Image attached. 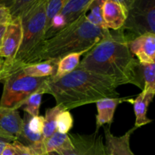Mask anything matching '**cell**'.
<instances>
[{
    "label": "cell",
    "instance_id": "cell-6",
    "mask_svg": "<svg viewBox=\"0 0 155 155\" xmlns=\"http://www.w3.org/2000/svg\"><path fill=\"white\" fill-rule=\"evenodd\" d=\"M127 16L122 30L128 41L145 33L155 34V0H125Z\"/></svg>",
    "mask_w": 155,
    "mask_h": 155
},
{
    "label": "cell",
    "instance_id": "cell-19",
    "mask_svg": "<svg viewBox=\"0 0 155 155\" xmlns=\"http://www.w3.org/2000/svg\"><path fill=\"white\" fill-rule=\"evenodd\" d=\"M139 77L142 86V92L155 94V64H140Z\"/></svg>",
    "mask_w": 155,
    "mask_h": 155
},
{
    "label": "cell",
    "instance_id": "cell-14",
    "mask_svg": "<svg viewBox=\"0 0 155 155\" xmlns=\"http://www.w3.org/2000/svg\"><path fill=\"white\" fill-rule=\"evenodd\" d=\"M154 96V94L145 93L142 92L136 96V98H131L130 99L129 103L133 105L135 116H136L134 127L137 129L152 122V120L149 119L147 117V111H148V105L152 101Z\"/></svg>",
    "mask_w": 155,
    "mask_h": 155
},
{
    "label": "cell",
    "instance_id": "cell-15",
    "mask_svg": "<svg viewBox=\"0 0 155 155\" xmlns=\"http://www.w3.org/2000/svg\"><path fill=\"white\" fill-rule=\"evenodd\" d=\"M22 117L18 110L0 107V130L18 139L22 128Z\"/></svg>",
    "mask_w": 155,
    "mask_h": 155
},
{
    "label": "cell",
    "instance_id": "cell-23",
    "mask_svg": "<svg viewBox=\"0 0 155 155\" xmlns=\"http://www.w3.org/2000/svg\"><path fill=\"white\" fill-rule=\"evenodd\" d=\"M42 95H43V94L40 91H38V92H35L33 95H30L21 107L24 113L27 114L32 117L39 116Z\"/></svg>",
    "mask_w": 155,
    "mask_h": 155
},
{
    "label": "cell",
    "instance_id": "cell-4",
    "mask_svg": "<svg viewBox=\"0 0 155 155\" xmlns=\"http://www.w3.org/2000/svg\"><path fill=\"white\" fill-rule=\"evenodd\" d=\"M48 0H35L21 16L22 40L12 62V72L26 65L35 64L45 40V6Z\"/></svg>",
    "mask_w": 155,
    "mask_h": 155
},
{
    "label": "cell",
    "instance_id": "cell-9",
    "mask_svg": "<svg viewBox=\"0 0 155 155\" xmlns=\"http://www.w3.org/2000/svg\"><path fill=\"white\" fill-rule=\"evenodd\" d=\"M102 18L105 27L114 31L124 27L127 20V11L124 1L104 0L101 6Z\"/></svg>",
    "mask_w": 155,
    "mask_h": 155
},
{
    "label": "cell",
    "instance_id": "cell-21",
    "mask_svg": "<svg viewBox=\"0 0 155 155\" xmlns=\"http://www.w3.org/2000/svg\"><path fill=\"white\" fill-rule=\"evenodd\" d=\"M45 154L58 151L60 150H68L73 148L72 143L68 134H61L56 131L45 142Z\"/></svg>",
    "mask_w": 155,
    "mask_h": 155
},
{
    "label": "cell",
    "instance_id": "cell-20",
    "mask_svg": "<svg viewBox=\"0 0 155 155\" xmlns=\"http://www.w3.org/2000/svg\"><path fill=\"white\" fill-rule=\"evenodd\" d=\"M66 110L61 105H56L54 107L48 108L45 110L44 118V127L42 130V136L44 141H46L50 136H52L56 132V121L57 117L60 113Z\"/></svg>",
    "mask_w": 155,
    "mask_h": 155
},
{
    "label": "cell",
    "instance_id": "cell-32",
    "mask_svg": "<svg viewBox=\"0 0 155 155\" xmlns=\"http://www.w3.org/2000/svg\"><path fill=\"white\" fill-rule=\"evenodd\" d=\"M1 155H15L14 154V149L12 147V143L7 144L3 149Z\"/></svg>",
    "mask_w": 155,
    "mask_h": 155
},
{
    "label": "cell",
    "instance_id": "cell-28",
    "mask_svg": "<svg viewBox=\"0 0 155 155\" xmlns=\"http://www.w3.org/2000/svg\"><path fill=\"white\" fill-rule=\"evenodd\" d=\"M12 72V66L0 57V82H3Z\"/></svg>",
    "mask_w": 155,
    "mask_h": 155
},
{
    "label": "cell",
    "instance_id": "cell-18",
    "mask_svg": "<svg viewBox=\"0 0 155 155\" xmlns=\"http://www.w3.org/2000/svg\"><path fill=\"white\" fill-rule=\"evenodd\" d=\"M86 54V52H77L69 54L61 58L58 62L57 69L52 76L49 77V80H55L71 74L78 68L80 63V58Z\"/></svg>",
    "mask_w": 155,
    "mask_h": 155
},
{
    "label": "cell",
    "instance_id": "cell-12",
    "mask_svg": "<svg viewBox=\"0 0 155 155\" xmlns=\"http://www.w3.org/2000/svg\"><path fill=\"white\" fill-rule=\"evenodd\" d=\"M131 97L115 98H104L97 101V116H96V130L99 131L100 128L105 124L111 125L114 120L115 110L120 104L124 102H129Z\"/></svg>",
    "mask_w": 155,
    "mask_h": 155
},
{
    "label": "cell",
    "instance_id": "cell-13",
    "mask_svg": "<svg viewBox=\"0 0 155 155\" xmlns=\"http://www.w3.org/2000/svg\"><path fill=\"white\" fill-rule=\"evenodd\" d=\"M30 118V115L24 113V117L22 118L23 123L21 134L17 140L28 147L33 155H45V148L43 136L42 134H37L30 131L28 127Z\"/></svg>",
    "mask_w": 155,
    "mask_h": 155
},
{
    "label": "cell",
    "instance_id": "cell-2",
    "mask_svg": "<svg viewBox=\"0 0 155 155\" xmlns=\"http://www.w3.org/2000/svg\"><path fill=\"white\" fill-rule=\"evenodd\" d=\"M122 29L110 33L85 54L79 68L107 76L122 85L133 84L142 90L139 62L130 51Z\"/></svg>",
    "mask_w": 155,
    "mask_h": 155
},
{
    "label": "cell",
    "instance_id": "cell-26",
    "mask_svg": "<svg viewBox=\"0 0 155 155\" xmlns=\"http://www.w3.org/2000/svg\"><path fill=\"white\" fill-rule=\"evenodd\" d=\"M74 118L70 110H64L58 114L56 121V131L61 134H68L72 129Z\"/></svg>",
    "mask_w": 155,
    "mask_h": 155
},
{
    "label": "cell",
    "instance_id": "cell-29",
    "mask_svg": "<svg viewBox=\"0 0 155 155\" xmlns=\"http://www.w3.org/2000/svg\"><path fill=\"white\" fill-rule=\"evenodd\" d=\"M15 155H33L28 147L25 146L18 140H15L12 143Z\"/></svg>",
    "mask_w": 155,
    "mask_h": 155
},
{
    "label": "cell",
    "instance_id": "cell-11",
    "mask_svg": "<svg viewBox=\"0 0 155 155\" xmlns=\"http://www.w3.org/2000/svg\"><path fill=\"white\" fill-rule=\"evenodd\" d=\"M136 130L134 127L123 136H117L111 133L110 127H104L106 155H135L130 148V138Z\"/></svg>",
    "mask_w": 155,
    "mask_h": 155
},
{
    "label": "cell",
    "instance_id": "cell-16",
    "mask_svg": "<svg viewBox=\"0 0 155 155\" xmlns=\"http://www.w3.org/2000/svg\"><path fill=\"white\" fill-rule=\"evenodd\" d=\"M93 0H68L60 12L66 25L71 24L87 12Z\"/></svg>",
    "mask_w": 155,
    "mask_h": 155
},
{
    "label": "cell",
    "instance_id": "cell-3",
    "mask_svg": "<svg viewBox=\"0 0 155 155\" xmlns=\"http://www.w3.org/2000/svg\"><path fill=\"white\" fill-rule=\"evenodd\" d=\"M109 33L108 29L92 24L85 14L55 35L45 39L35 63L59 61L72 53H87Z\"/></svg>",
    "mask_w": 155,
    "mask_h": 155
},
{
    "label": "cell",
    "instance_id": "cell-34",
    "mask_svg": "<svg viewBox=\"0 0 155 155\" xmlns=\"http://www.w3.org/2000/svg\"><path fill=\"white\" fill-rule=\"evenodd\" d=\"M45 155H61V154H59L58 152H57V151H52V152L47 153V154H45Z\"/></svg>",
    "mask_w": 155,
    "mask_h": 155
},
{
    "label": "cell",
    "instance_id": "cell-7",
    "mask_svg": "<svg viewBox=\"0 0 155 155\" xmlns=\"http://www.w3.org/2000/svg\"><path fill=\"white\" fill-rule=\"evenodd\" d=\"M73 148L57 151L61 155H106L103 136L95 130L92 134L68 133Z\"/></svg>",
    "mask_w": 155,
    "mask_h": 155
},
{
    "label": "cell",
    "instance_id": "cell-17",
    "mask_svg": "<svg viewBox=\"0 0 155 155\" xmlns=\"http://www.w3.org/2000/svg\"><path fill=\"white\" fill-rule=\"evenodd\" d=\"M58 60H51L39 63L26 65L21 68L23 73L27 77L35 78H45L55 73Z\"/></svg>",
    "mask_w": 155,
    "mask_h": 155
},
{
    "label": "cell",
    "instance_id": "cell-24",
    "mask_svg": "<svg viewBox=\"0 0 155 155\" xmlns=\"http://www.w3.org/2000/svg\"><path fill=\"white\" fill-rule=\"evenodd\" d=\"M103 1L104 0H93L87 11L89 12V15H86V18L94 25L102 28H107L103 21L101 12Z\"/></svg>",
    "mask_w": 155,
    "mask_h": 155
},
{
    "label": "cell",
    "instance_id": "cell-1",
    "mask_svg": "<svg viewBox=\"0 0 155 155\" xmlns=\"http://www.w3.org/2000/svg\"><path fill=\"white\" fill-rule=\"evenodd\" d=\"M120 86L112 77L78 67L58 80H51L48 77L41 91L43 95H52L56 105H61L66 110H70L104 98H119L117 89Z\"/></svg>",
    "mask_w": 155,
    "mask_h": 155
},
{
    "label": "cell",
    "instance_id": "cell-27",
    "mask_svg": "<svg viewBox=\"0 0 155 155\" xmlns=\"http://www.w3.org/2000/svg\"><path fill=\"white\" fill-rule=\"evenodd\" d=\"M44 120L45 118L42 116H36V117H30L29 120L28 127L31 132L37 134H42V130L44 127Z\"/></svg>",
    "mask_w": 155,
    "mask_h": 155
},
{
    "label": "cell",
    "instance_id": "cell-5",
    "mask_svg": "<svg viewBox=\"0 0 155 155\" xmlns=\"http://www.w3.org/2000/svg\"><path fill=\"white\" fill-rule=\"evenodd\" d=\"M47 78H35L27 77L21 68L17 69L2 82V95L0 100V107L18 110L25 103L27 98L35 92L40 91Z\"/></svg>",
    "mask_w": 155,
    "mask_h": 155
},
{
    "label": "cell",
    "instance_id": "cell-33",
    "mask_svg": "<svg viewBox=\"0 0 155 155\" xmlns=\"http://www.w3.org/2000/svg\"><path fill=\"white\" fill-rule=\"evenodd\" d=\"M6 25H7V23H6V24H2L0 25V45H1L2 39L3 35H4L5 31Z\"/></svg>",
    "mask_w": 155,
    "mask_h": 155
},
{
    "label": "cell",
    "instance_id": "cell-25",
    "mask_svg": "<svg viewBox=\"0 0 155 155\" xmlns=\"http://www.w3.org/2000/svg\"><path fill=\"white\" fill-rule=\"evenodd\" d=\"M35 0H28V1H24V0H15V1L7 2H4L5 6H7L10 12L11 18H21V15L27 10L29 7L34 2Z\"/></svg>",
    "mask_w": 155,
    "mask_h": 155
},
{
    "label": "cell",
    "instance_id": "cell-10",
    "mask_svg": "<svg viewBox=\"0 0 155 155\" xmlns=\"http://www.w3.org/2000/svg\"><path fill=\"white\" fill-rule=\"evenodd\" d=\"M128 45L139 63L155 64V34L145 33L129 41Z\"/></svg>",
    "mask_w": 155,
    "mask_h": 155
},
{
    "label": "cell",
    "instance_id": "cell-8",
    "mask_svg": "<svg viewBox=\"0 0 155 155\" xmlns=\"http://www.w3.org/2000/svg\"><path fill=\"white\" fill-rule=\"evenodd\" d=\"M22 40V27L20 18H11L7 23L5 31L0 45V57L12 66V62L19 50Z\"/></svg>",
    "mask_w": 155,
    "mask_h": 155
},
{
    "label": "cell",
    "instance_id": "cell-30",
    "mask_svg": "<svg viewBox=\"0 0 155 155\" xmlns=\"http://www.w3.org/2000/svg\"><path fill=\"white\" fill-rule=\"evenodd\" d=\"M15 140H17L16 137L0 130V155L7 144L12 143Z\"/></svg>",
    "mask_w": 155,
    "mask_h": 155
},
{
    "label": "cell",
    "instance_id": "cell-31",
    "mask_svg": "<svg viewBox=\"0 0 155 155\" xmlns=\"http://www.w3.org/2000/svg\"><path fill=\"white\" fill-rule=\"evenodd\" d=\"M10 20L11 15L8 8L4 4V2H0V25L6 24Z\"/></svg>",
    "mask_w": 155,
    "mask_h": 155
},
{
    "label": "cell",
    "instance_id": "cell-22",
    "mask_svg": "<svg viewBox=\"0 0 155 155\" xmlns=\"http://www.w3.org/2000/svg\"><path fill=\"white\" fill-rule=\"evenodd\" d=\"M68 0H48L45 6V33L51 27L54 18L60 13Z\"/></svg>",
    "mask_w": 155,
    "mask_h": 155
}]
</instances>
